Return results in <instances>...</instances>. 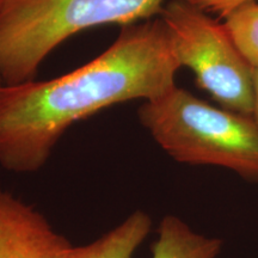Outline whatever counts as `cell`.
<instances>
[{"mask_svg":"<svg viewBox=\"0 0 258 258\" xmlns=\"http://www.w3.org/2000/svg\"><path fill=\"white\" fill-rule=\"evenodd\" d=\"M180 69L160 17L123 25L104 53L47 82L0 86V165L36 172L71 125L120 103L163 96Z\"/></svg>","mask_w":258,"mask_h":258,"instance_id":"obj_1","label":"cell"},{"mask_svg":"<svg viewBox=\"0 0 258 258\" xmlns=\"http://www.w3.org/2000/svg\"><path fill=\"white\" fill-rule=\"evenodd\" d=\"M138 116L178 163L225 167L258 183V125L251 116L209 104L177 85L144 101Z\"/></svg>","mask_w":258,"mask_h":258,"instance_id":"obj_2","label":"cell"},{"mask_svg":"<svg viewBox=\"0 0 258 258\" xmlns=\"http://www.w3.org/2000/svg\"><path fill=\"white\" fill-rule=\"evenodd\" d=\"M164 0H3L0 78L34 80L42 61L67 38L102 24L129 25L159 17Z\"/></svg>","mask_w":258,"mask_h":258,"instance_id":"obj_3","label":"cell"},{"mask_svg":"<svg viewBox=\"0 0 258 258\" xmlns=\"http://www.w3.org/2000/svg\"><path fill=\"white\" fill-rule=\"evenodd\" d=\"M159 17L169 29L180 67L192 71L200 88L221 108L252 117L254 67L225 23L182 0H171Z\"/></svg>","mask_w":258,"mask_h":258,"instance_id":"obj_4","label":"cell"},{"mask_svg":"<svg viewBox=\"0 0 258 258\" xmlns=\"http://www.w3.org/2000/svg\"><path fill=\"white\" fill-rule=\"evenodd\" d=\"M70 246L40 212L0 188V258H64Z\"/></svg>","mask_w":258,"mask_h":258,"instance_id":"obj_5","label":"cell"},{"mask_svg":"<svg viewBox=\"0 0 258 258\" xmlns=\"http://www.w3.org/2000/svg\"><path fill=\"white\" fill-rule=\"evenodd\" d=\"M152 228V219L135 211L103 237L84 246H70L64 258H132Z\"/></svg>","mask_w":258,"mask_h":258,"instance_id":"obj_6","label":"cell"},{"mask_svg":"<svg viewBox=\"0 0 258 258\" xmlns=\"http://www.w3.org/2000/svg\"><path fill=\"white\" fill-rule=\"evenodd\" d=\"M222 241L196 233L182 219L166 215L158 227L152 258H217Z\"/></svg>","mask_w":258,"mask_h":258,"instance_id":"obj_7","label":"cell"},{"mask_svg":"<svg viewBox=\"0 0 258 258\" xmlns=\"http://www.w3.org/2000/svg\"><path fill=\"white\" fill-rule=\"evenodd\" d=\"M225 25L254 69L258 67V3H247L225 18Z\"/></svg>","mask_w":258,"mask_h":258,"instance_id":"obj_8","label":"cell"},{"mask_svg":"<svg viewBox=\"0 0 258 258\" xmlns=\"http://www.w3.org/2000/svg\"><path fill=\"white\" fill-rule=\"evenodd\" d=\"M182 2L188 3L209 15H217L219 18H226L243 5L256 0H182Z\"/></svg>","mask_w":258,"mask_h":258,"instance_id":"obj_9","label":"cell"},{"mask_svg":"<svg viewBox=\"0 0 258 258\" xmlns=\"http://www.w3.org/2000/svg\"><path fill=\"white\" fill-rule=\"evenodd\" d=\"M253 92H254V99H253V114L252 118L258 125V67L253 71Z\"/></svg>","mask_w":258,"mask_h":258,"instance_id":"obj_10","label":"cell"},{"mask_svg":"<svg viewBox=\"0 0 258 258\" xmlns=\"http://www.w3.org/2000/svg\"><path fill=\"white\" fill-rule=\"evenodd\" d=\"M2 85H4V84H3V80H2V78H0V86Z\"/></svg>","mask_w":258,"mask_h":258,"instance_id":"obj_11","label":"cell"},{"mask_svg":"<svg viewBox=\"0 0 258 258\" xmlns=\"http://www.w3.org/2000/svg\"><path fill=\"white\" fill-rule=\"evenodd\" d=\"M2 3H3V0H0V5H2Z\"/></svg>","mask_w":258,"mask_h":258,"instance_id":"obj_12","label":"cell"}]
</instances>
